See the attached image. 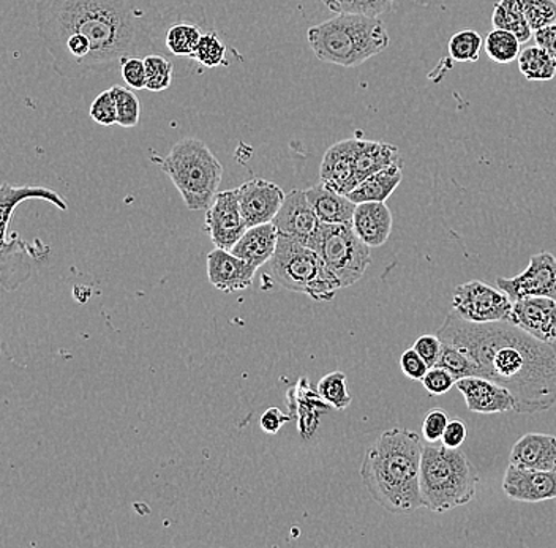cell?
<instances>
[{
	"mask_svg": "<svg viewBox=\"0 0 556 548\" xmlns=\"http://www.w3.org/2000/svg\"><path fill=\"white\" fill-rule=\"evenodd\" d=\"M510 322L542 342L556 343V301L544 296L516 301Z\"/></svg>",
	"mask_w": 556,
	"mask_h": 548,
	"instance_id": "e0dca14e",
	"label": "cell"
},
{
	"mask_svg": "<svg viewBox=\"0 0 556 548\" xmlns=\"http://www.w3.org/2000/svg\"><path fill=\"white\" fill-rule=\"evenodd\" d=\"M287 405L291 418L298 422L299 435L311 439L319 426V419L328 412L330 405L323 400L318 391L313 390L308 378H301L294 387L288 391Z\"/></svg>",
	"mask_w": 556,
	"mask_h": 548,
	"instance_id": "d6986e66",
	"label": "cell"
},
{
	"mask_svg": "<svg viewBox=\"0 0 556 548\" xmlns=\"http://www.w3.org/2000/svg\"><path fill=\"white\" fill-rule=\"evenodd\" d=\"M496 286L513 302L530 296L552 297L556 301V256L548 252L531 256L530 265L513 279H496Z\"/></svg>",
	"mask_w": 556,
	"mask_h": 548,
	"instance_id": "30bf717a",
	"label": "cell"
},
{
	"mask_svg": "<svg viewBox=\"0 0 556 548\" xmlns=\"http://www.w3.org/2000/svg\"><path fill=\"white\" fill-rule=\"evenodd\" d=\"M291 421H293L291 415H283L278 408H269L261 416L260 425L263 432L276 435V433L280 432L281 426Z\"/></svg>",
	"mask_w": 556,
	"mask_h": 548,
	"instance_id": "bcb514c9",
	"label": "cell"
},
{
	"mask_svg": "<svg viewBox=\"0 0 556 548\" xmlns=\"http://www.w3.org/2000/svg\"><path fill=\"white\" fill-rule=\"evenodd\" d=\"M533 33L556 23V0H520Z\"/></svg>",
	"mask_w": 556,
	"mask_h": 548,
	"instance_id": "74e56055",
	"label": "cell"
},
{
	"mask_svg": "<svg viewBox=\"0 0 556 548\" xmlns=\"http://www.w3.org/2000/svg\"><path fill=\"white\" fill-rule=\"evenodd\" d=\"M308 201H311L313 211L321 224L328 225H353L354 211L356 203L346 195L333 192L321 182L305 190Z\"/></svg>",
	"mask_w": 556,
	"mask_h": 548,
	"instance_id": "603a6c76",
	"label": "cell"
},
{
	"mask_svg": "<svg viewBox=\"0 0 556 548\" xmlns=\"http://www.w3.org/2000/svg\"><path fill=\"white\" fill-rule=\"evenodd\" d=\"M45 200L48 203L54 204L58 209L67 211L68 204L58 192L54 190L45 189V187L26 186L15 187L10 183H3L0 189V213H2V227H0V234H2V242L7 241V227H9L10 218L15 213L17 204L23 203L26 200Z\"/></svg>",
	"mask_w": 556,
	"mask_h": 548,
	"instance_id": "cb8c5ba5",
	"label": "cell"
},
{
	"mask_svg": "<svg viewBox=\"0 0 556 548\" xmlns=\"http://www.w3.org/2000/svg\"><path fill=\"white\" fill-rule=\"evenodd\" d=\"M277 244L278 231L270 221V224L249 228L229 252L252 266L261 267L270 262L276 253Z\"/></svg>",
	"mask_w": 556,
	"mask_h": 548,
	"instance_id": "7402d4cb",
	"label": "cell"
},
{
	"mask_svg": "<svg viewBox=\"0 0 556 548\" xmlns=\"http://www.w3.org/2000/svg\"><path fill=\"white\" fill-rule=\"evenodd\" d=\"M434 367H443L447 372L454 374L457 381L462 378L479 377L478 367L469 359L467 354L455 348V346L447 345V343H443V352H441L440 359H438Z\"/></svg>",
	"mask_w": 556,
	"mask_h": 548,
	"instance_id": "8d00e7d4",
	"label": "cell"
},
{
	"mask_svg": "<svg viewBox=\"0 0 556 548\" xmlns=\"http://www.w3.org/2000/svg\"><path fill=\"white\" fill-rule=\"evenodd\" d=\"M517 61L519 71L527 81H551L556 76V59L539 44L525 48Z\"/></svg>",
	"mask_w": 556,
	"mask_h": 548,
	"instance_id": "f1b7e54d",
	"label": "cell"
},
{
	"mask_svg": "<svg viewBox=\"0 0 556 548\" xmlns=\"http://www.w3.org/2000/svg\"><path fill=\"white\" fill-rule=\"evenodd\" d=\"M468 430L464 419H451L446 430H444L441 443L450 449H460L462 444L467 439Z\"/></svg>",
	"mask_w": 556,
	"mask_h": 548,
	"instance_id": "f6af8a7d",
	"label": "cell"
},
{
	"mask_svg": "<svg viewBox=\"0 0 556 548\" xmlns=\"http://www.w3.org/2000/svg\"><path fill=\"white\" fill-rule=\"evenodd\" d=\"M201 37H203V30L198 24L186 18H169L165 38L166 50L169 55H176V58L193 59Z\"/></svg>",
	"mask_w": 556,
	"mask_h": 548,
	"instance_id": "4316f807",
	"label": "cell"
},
{
	"mask_svg": "<svg viewBox=\"0 0 556 548\" xmlns=\"http://www.w3.org/2000/svg\"><path fill=\"white\" fill-rule=\"evenodd\" d=\"M117 106V125L124 128H135L141 117V103L134 90L113 86L111 88Z\"/></svg>",
	"mask_w": 556,
	"mask_h": 548,
	"instance_id": "d590c367",
	"label": "cell"
},
{
	"mask_svg": "<svg viewBox=\"0 0 556 548\" xmlns=\"http://www.w3.org/2000/svg\"><path fill=\"white\" fill-rule=\"evenodd\" d=\"M90 119L93 123L103 125V127H111V125L117 124V106L116 100H114L113 92L104 90L99 93L89 110Z\"/></svg>",
	"mask_w": 556,
	"mask_h": 548,
	"instance_id": "f35d334b",
	"label": "cell"
},
{
	"mask_svg": "<svg viewBox=\"0 0 556 548\" xmlns=\"http://www.w3.org/2000/svg\"><path fill=\"white\" fill-rule=\"evenodd\" d=\"M484 50L486 58L496 64H510L517 61L521 53V41L509 30L495 29L490 30L484 40Z\"/></svg>",
	"mask_w": 556,
	"mask_h": 548,
	"instance_id": "f546056e",
	"label": "cell"
},
{
	"mask_svg": "<svg viewBox=\"0 0 556 548\" xmlns=\"http://www.w3.org/2000/svg\"><path fill=\"white\" fill-rule=\"evenodd\" d=\"M267 273L280 286L316 302L332 301L337 291L342 290V284L316 250L283 235H278L276 253L267 263Z\"/></svg>",
	"mask_w": 556,
	"mask_h": 548,
	"instance_id": "52a82bcc",
	"label": "cell"
},
{
	"mask_svg": "<svg viewBox=\"0 0 556 548\" xmlns=\"http://www.w3.org/2000/svg\"><path fill=\"white\" fill-rule=\"evenodd\" d=\"M457 384V378L443 367H432L422 378L424 390L430 395H444Z\"/></svg>",
	"mask_w": 556,
	"mask_h": 548,
	"instance_id": "ab89813d",
	"label": "cell"
},
{
	"mask_svg": "<svg viewBox=\"0 0 556 548\" xmlns=\"http://www.w3.org/2000/svg\"><path fill=\"white\" fill-rule=\"evenodd\" d=\"M450 415L443 409L434 408L429 411L422 422V438L427 443H438L443 438L444 430L450 424Z\"/></svg>",
	"mask_w": 556,
	"mask_h": 548,
	"instance_id": "60d3db41",
	"label": "cell"
},
{
	"mask_svg": "<svg viewBox=\"0 0 556 548\" xmlns=\"http://www.w3.org/2000/svg\"><path fill=\"white\" fill-rule=\"evenodd\" d=\"M144 64L146 73H148L146 89L159 93L172 86L174 64L165 54L146 55Z\"/></svg>",
	"mask_w": 556,
	"mask_h": 548,
	"instance_id": "836d02e7",
	"label": "cell"
},
{
	"mask_svg": "<svg viewBox=\"0 0 556 548\" xmlns=\"http://www.w3.org/2000/svg\"><path fill=\"white\" fill-rule=\"evenodd\" d=\"M478 484V471L460 449H450L443 443L424 444L420 463L422 508L444 513L468 505L476 498Z\"/></svg>",
	"mask_w": 556,
	"mask_h": 548,
	"instance_id": "5b68a950",
	"label": "cell"
},
{
	"mask_svg": "<svg viewBox=\"0 0 556 548\" xmlns=\"http://www.w3.org/2000/svg\"><path fill=\"white\" fill-rule=\"evenodd\" d=\"M492 24L495 29L513 33L521 43H527L533 37V29L525 18L520 0H500L493 9Z\"/></svg>",
	"mask_w": 556,
	"mask_h": 548,
	"instance_id": "83f0119b",
	"label": "cell"
},
{
	"mask_svg": "<svg viewBox=\"0 0 556 548\" xmlns=\"http://www.w3.org/2000/svg\"><path fill=\"white\" fill-rule=\"evenodd\" d=\"M121 73L124 81L131 89H146L148 73H146L144 58H127L122 61Z\"/></svg>",
	"mask_w": 556,
	"mask_h": 548,
	"instance_id": "b9f144b4",
	"label": "cell"
},
{
	"mask_svg": "<svg viewBox=\"0 0 556 548\" xmlns=\"http://www.w3.org/2000/svg\"><path fill=\"white\" fill-rule=\"evenodd\" d=\"M437 335L467 354L479 377L506 387L519 415H539L556 404V343L542 342L514 322H471L454 310Z\"/></svg>",
	"mask_w": 556,
	"mask_h": 548,
	"instance_id": "7a4b0ae2",
	"label": "cell"
},
{
	"mask_svg": "<svg viewBox=\"0 0 556 548\" xmlns=\"http://www.w3.org/2000/svg\"><path fill=\"white\" fill-rule=\"evenodd\" d=\"M509 460L516 467L556 473V436L527 433L514 444Z\"/></svg>",
	"mask_w": 556,
	"mask_h": 548,
	"instance_id": "ffe728a7",
	"label": "cell"
},
{
	"mask_svg": "<svg viewBox=\"0 0 556 548\" xmlns=\"http://www.w3.org/2000/svg\"><path fill=\"white\" fill-rule=\"evenodd\" d=\"M513 308L514 302L504 291L481 280L458 284L452 293V310L471 322H510Z\"/></svg>",
	"mask_w": 556,
	"mask_h": 548,
	"instance_id": "9c48e42d",
	"label": "cell"
},
{
	"mask_svg": "<svg viewBox=\"0 0 556 548\" xmlns=\"http://www.w3.org/2000/svg\"><path fill=\"white\" fill-rule=\"evenodd\" d=\"M455 387L464 395L469 411L476 415H498V412L514 411L516 407L513 394L502 384L486 378H462Z\"/></svg>",
	"mask_w": 556,
	"mask_h": 548,
	"instance_id": "2e32d148",
	"label": "cell"
},
{
	"mask_svg": "<svg viewBox=\"0 0 556 548\" xmlns=\"http://www.w3.org/2000/svg\"><path fill=\"white\" fill-rule=\"evenodd\" d=\"M316 391L321 395L323 400L328 402L330 407L336 408L337 411H345L353 402L348 392L346 377L343 372L326 374L319 380Z\"/></svg>",
	"mask_w": 556,
	"mask_h": 548,
	"instance_id": "1f68e13d",
	"label": "cell"
},
{
	"mask_svg": "<svg viewBox=\"0 0 556 548\" xmlns=\"http://www.w3.org/2000/svg\"><path fill=\"white\" fill-rule=\"evenodd\" d=\"M482 47H484V40L476 30L464 29L451 37L447 51L455 62H476Z\"/></svg>",
	"mask_w": 556,
	"mask_h": 548,
	"instance_id": "d6a6232c",
	"label": "cell"
},
{
	"mask_svg": "<svg viewBox=\"0 0 556 548\" xmlns=\"http://www.w3.org/2000/svg\"><path fill=\"white\" fill-rule=\"evenodd\" d=\"M402 169L403 165H394L375 173L363 180L348 197L356 204L386 203L402 182Z\"/></svg>",
	"mask_w": 556,
	"mask_h": 548,
	"instance_id": "484cf974",
	"label": "cell"
},
{
	"mask_svg": "<svg viewBox=\"0 0 556 548\" xmlns=\"http://www.w3.org/2000/svg\"><path fill=\"white\" fill-rule=\"evenodd\" d=\"M413 348L420 354V357L426 360L427 366L432 369V367L437 366L441 352H443V342H441L440 336L437 334L420 335L416 340L415 345H413Z\"/></svg>",
	"mask_w": 556,
	"mask_h": 548,
	"instance_id": "7bdbcfd3",
	"label": "cell"
},
{
	"mask_svg": "<svg viewBox=\"0 0 556 548\" xmlns=\"http://www.w3.org/2000/svg\"><path fill=\"white\" fill-rule=\"evenodd\" d=\"M35 12L45 47L70 36L89 40L87 76L121 67L127 58L169 55V18L152 0H37Z\"/></svg>",
	"mask_w": 556,
	"mask_h": 548,
	"instance_id": "6da1fadb",
	"label": "cell"
},
{
	"mask_svg": "<svg viewBox=\"0 0 556 548\" xmlns=\"http://www.w3.org/2000/svg\"><path fill=\"white\" fill-rule=\"evenodd\" d=\"M312 248L318 252L342 288L353 286L370 266V247L361 241L353 225L321 224Z\"/></svg>",
	"mask_w": 556,
	"mask_h": 548,
	"instance_id": "ba28073f",
	"label": "cell"
},
{
	"mask_svg": "<svg viewBox=\"0 0 556 548\" xmlns=\"http://www.w3.org/2000/svg\"><path fill=\"white\" fill-rule=\"evenodd\" d=\"M534 40L539 47L544 48L552 58L556 59V23L534 33Z\"/></svg>",
	"mask_w": 556,
	"mask_h": 548,
	"instance_id": "7dc6e473",
	"label": "cell"
},
{
	"mask_svg": "<svg viewBox=\"0 0 556 548\" xmlns=\"http://www.w3.org/2000/svg\"><path fill=\"white\" fill-rule=\"evenodd\" d=\"M226 47L224 41L218 38L215 33H206L201 37L194 51L193 61H197L201 67L217 68L228 67V59H226Z\"/></svg>",
	"mask_w": 556,
	"mask_h": 548,
	"instance_id": "e575fe53",
	"label": "cell"
},
{
	"mask_svg": "<svg viewBox=\"0 0 556 548\" xmlns=\"http://www.w3.org/2000/svg\"><path fill=\"white\" fill-rule=\"evenodd\" d=\"M273 224L277 228L278 235L293 239L307 247H312L321 227V221L316 217L307 193L302 190H291L287 193Z\"/></svg>",
	"mask_w": 556,
	"mask_h": 548,
	"instance_id": "7c38bea8",
	"label": "cell"
},
{
	"mask_svg": "<svg viewBox=\"0 0 556 548\" xmlns=\"http://www.w3.org/2000/svg\"><path fill=\"white\" fill-rule=\"evenodd\" d=\"M204 230L211 235L212 244L218 248L231 250L249 230L239 206L238 190L218 192L208 206Z\"/></svg>",
	"mask_w": 556,
	"mask_h": 548,
	"instance_id": "8fae6325",
	"label": "cell"
},
{
	"mask_svg": "<svg viewBox=\"0 0 556 548\" xmlns=\"http://www.w3.org/2000/svg\"><path fill=\"white\" fill-rule=\"evenodd\" d=\"M357 138L340 141L326 151L319 166V182L340 195H350L357 186Z\"/></svg>",
	"mask_w": 556,
	"mask_h": 548,
	"instance_id": "5bb4252c",
	"label": "cell"
},
{
	"mask_svg": "<svg viewBox=\"0 0 556 548\" xmlns=\"http://www.w3.org/2000/svg\"><path fill=\"white\" fill-rule=\"evenodd\" d=\"M503 492L513 501L542 502L556 499V473L509 464L503 479Z\"/></svg>",
	"mask_w": 556,
	"mask_h": 548,
	"instance_id": "9a60e30c",
	"label": "cell"
},
{
	"mask_svg": "<svg viewBox=\"0 0 556 548\" xmlns=\"http://www.w3.org/2000/svg\"><path fill=\"white\" fill-rule=\"evenodd\" d=\"M154 162L172 179L190 211L208 209L220 189L224 166L197 138H184L166 157Z\"/></svg>",
	"mask_w": 556,
	"mask_h": 548,
	"instance_id": "8992f818",
	"label": "cell"
},
{
	"mask_svg": "<svg viewBox=\"0 0 556 548\" xmlns=\"http://www.w3.org/2000/svg\"><path fill=\"white\" fill-rule=\"evenodd\" d=\"M239 206H241L247 227L270 224L276 218L287 193L264 179H250L238 187Z\"/></svg>",
	"mask_w": 556,
	"mask_h": 548,
	"instance_id": "4fadbf2b",
	"label": "cell"
},
{
	"mask_svg": "<svg viewBox=\"0 0 556 548\" xmlns=\"http://www.w3.org/2000/svg\"><path fill=\"white\" fill-rule=\"evenodd\" d=\"M313 53L326 64L354 68L388 50V27L380 18L337 15L307 33Z\"/></svg>",
	"mask_w": 556,
	"mask_h": 548,
	"instance_id": "277c9868",
	"label": "cell"
},
{
	"mask_svg": "<svg viewBox=\"0 0 556 548\" xmlns=\"http://www.w3.org/2000/svg\"><path fill=\"white\" fill-rule=\"evenodd\" d=\"M392 225V213L386 203H361L354 211L353 230L370 248L388 242Z\"/></svg>",
	"mask_w": 556,
	"mask_h": 548,
	"instance_id": "44dd1931",
	"label": "cell"
},
{
	"mask_svg": "<svg viewBox=\"0 0 556 548\" xmlns=\"http://www.w3.org/2000/svg\"><path fill=\"white\" fill-rule=\"evenodd\" d=\"M256 270L258 267L243 262L229 250L215 247L207 255L208 282L224 293H235L249 288Z\"/></svg>",
	"mask_w": 556,
	"mask_h": 548,
	"instance_id": "ac0fdd59",
	"label": "cell"
},
{
	"mask_svg": "<svg viewBox=\"0 0 556 548\" xmlns=\"http://www.w3.org/2000/svg\"><path fill=\"white\" fill-rule=\"evenodd\" d=\"M424 444L416 432H382L365 453L361 477L371 498L394 515H409L422 508L420 463Z\"/></svg>",
	"mask_w": 556,
	"mask_h": 548,
	"instance_id": "3957f363",
	"label": "cell"
},
{
	"mask_svg": "<svg viewBox=\"0 0 556 548\" xmlns=\"http://www.w3.org/2000/svg\"><path fill=\"white\" fill-rule=\"evenodd\" d=\"M403 165L399 149L388 142L357 140L356 169L359 183L389 166Z\"/></svg>",
	"mask_w": 556,
	"mask_h": 548,
	"instance_id": "d4e9b609",
	"label": "cell"
},
{
	"mask_svg": "<svg viewBox=\"0 0 556 548\" xmlns=\"http://www.w3.org/2000/svg\"><path fill=\"white\" fill-rule=\"evenodd\" d=\"M337 15H363L380 18L394 7L395 0H321Z\"/></svg>",
	"mask_w": 556,
	"mask_h": 548,
	"instance_id": "4dcf8cb0",
	"label": "cell"
},
{
	"mask_svg": "<svg viewBox=\"0 0 556 548\" xmlns=\"http://www.w3.org/2000/svg\"><path fill=\"white\" fill-rule=\"evenodd\" d=\"M400 369L403 374L413 381H422L426 373L429 372L430 367L427 366L426 360L420 357V354L415 348L408 349L400 357Z\"/></svg>",
	"mask_w": 556,
	"mask_h": 548,
	"instance_id": "ee69618b",
	"label": "cell"
}]
</instances>
